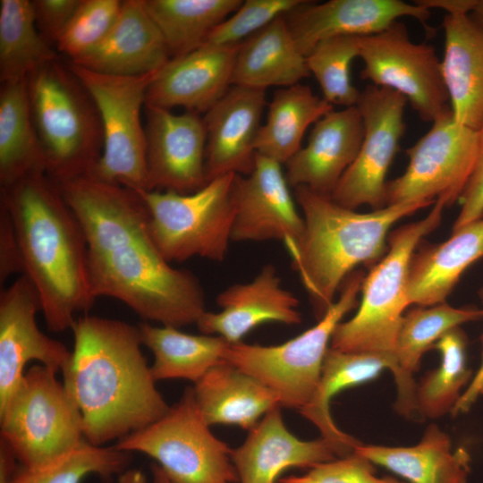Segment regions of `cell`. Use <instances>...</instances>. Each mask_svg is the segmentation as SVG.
Here are the masks:
<instances>
[{"label":"cell","mask_w":483,"mask_h":483,"mask_svg":"<svg viewBox=\"0 0 483 483\" xmlns=\"http://www.w3.org/2000/svg\"><path fill=\"white\" fill-rule=\"evenodd\" d=\"M72 331L63 383L80 411L88 442L102 446L120 440L169 411L141 351L138 326L84 316Z\"/></svg>","instance_id":"6da1fadb"},{"label":"cell","mask_w":483,"mask_h":483,"mask_svg":"<svg viewBox=\"0 0 483 483\" xmlns=\"http://www.w3.org/2000/svg\"><path fill=\"white\" fill-rule=\"evenodd\" d=\"M0 189V204L7 209L19 242L23 275L37 290L48 329H72L75 314L89 310L96 300L88 245L75 215L45 171Z\"/></svg>","instance_id":"7a4b0ae2"},{"label":"cell","mask_w":483,"mask_h":483,"mask_svg":"<svg viewBox=\"0 0 483 483\" xmlns=\"http://www.w3.org/2000/svg\"><path fill=\"white\" fill-rule=\"evenodd\" d=\"M294 198L304 231L290 257L319 319L356 267H373L383 258L390 228L401 218L435 203L419 200L359 213L305 187L295 188Z\"/></svg>","instance_id":"3957f363"},{"label":"cell","mask_w":483,"mask_h":483,"mask_svg":"<svg viewBox=\"0 0 483 483\" xmlns=\"http://www.w3.org/2000/svg\"><path fill=\"white\" fill-rule=\"evenodd\" d=\"M88 258L96 299H117L145 320L177 328L196 324L207 311L199 279L164 258L150 237L148 220L88 249Z\"/></svg>","instance_id":"277c9868"},{"label":"cell","mask_w":483,"mask_h":483,"mask_svg":"<svg viewBox=\"0 0 483 483\" xmlns=\"http://www.w3.org/2000/svg\"><path fill=\"white\" fill-rule=\"evenodd\" d=\"M47 174L61 182L91 172L103 148L97 107L68 62L57 58L27 79Z\"/></svg>","instance_id":"5b68a950"},{"label":"cell","mask_w":483,"mask_h":483,"mask_svg":"<svg viewBox=\"0 0 483 483\" xmlns=\"http://www.w3.org/2000/svg\"><path fill=\"white\" fill-rule=\"evenodd\" d=\"M445 206L436 201L421 220L388 234V250L365 275L361 300L356 314L335 327L330 347L347 352H370L391 360L397 369V397L403 393V380L395 356L398 332L408 302V274L411 257L423 238L442 221Z\"/></svg>","instance_id":"8992f818"},{"label":"cell","mask_w":483,"mask_h":483,"mask_svg":"<svg viewBox=\"0 0 483 483\" xmlns=\"http://www.w3.org/2000/svg\"><path fill=\"white\" fill-rule=\"evenodd\" d=\"M365 275L361 270L352 272L326 314L299 335L276 345L250 344L242 341L229 343L223 360L272 390L281 407L301 411L317 392L334 331L357 306Z\"/></svg>","instance_id":"52a82bcc"},{"label":"cell","mask_w":483,"mask_h":483,"mask_svg":"<svg viewBox=\"0 0 483 483\" xmlns=\"http://www.w3.org/2000/svg\"><path fill=\"white\" fill-rule=\"evenodd\" d=\"M56 373L41 364L30 367L0 407V439L24 467L51 463L85 440L80 411Z\"/></svg>","instance_id":"ba28073f"},{"label":"cell","mask_w":483,"mask_h":483,"mask_svg":"<svg viewBox=\"0 0 483 483\" xmlns=\"http://www.w3.org/2000/svg\"><path fill=\"white\" fill-rule=\"evenodd\" d=\"M235 175L216 177L191 193L140 192L148 213L150 237L165 260L225 258L232 242Z\"/></svg>","instance_id":"9c48e42d"},{"label":"cell","mask_w":483,"mask_h":483,"mask_svg":"<svg viewBox=\"0 0 483 483\" xmlns=\"http://www.w3.org/2000/svg\"><path fill=\"white\" fill-rule=\"evenodd\" d=\"M209 427L188 387L162 418L115 446L151 457L172 483H238L232 449Z\"/></svg>","instance_id":"30bf717a"},{"label":"cell","mask_w":483,"mask_h":483,"mask_svg":"<svg viewBox=\"0 0 483 483\" xmlns=\"http://www.w3.org/2000/svg\"><path fill=\"white\" fill-rule=\"evenodd\" d=\"M68 64L91 95L102 123V153L88 174L138 192L148 191L146 132L140 114L158 71L120 76Z\"/></svg>","instance_id":"8fae6325"},{"label":"cell","mask_w":483,"mask_h":483,"mask_svg":"<svg viewBox=\"0 0 483 483\" xmlns=\"http://www.w3.org/2000/svg\"><path fill=\"white\" fill-rule=\"evenodd\" d=\"M432 123L405 150V172L386 182V206L425 200L445 208L460 199L477 159L478 131L458 123L451 107Z\"/></svg>","instance_id":"7c38bea8"},{"label":"cell","mask_w":483,"mask_h":483,"mask_svg":"<svg viewBox=\"0 0 483 483\" xmlns=\"http://www.w3.org/2000/svg\"><path fill=\"white\" fill-rule=\"evenodd\" d=\"M360 45L361 79L402 95L425 122L435 121L450 107L434 47L412 42L404 23L396 21L377 34L360 37Z\"/></svg>","instance_id":"4fadbf2b"},{"label":"cell","mask_w":483,"mask_h":483,"mask_svg":"<svg viewBox=\"0 0 483 483\" xmlns=\"http://www.w3.org/2000/svg\"><path fill=\"white\" fill-rule=\"evenodd\" d=\"M406 103L400 93L372 84L360 91L356 106L363 121V139L332 193L337 204L350 209L362 205L373 210L386 207V176L405 131Z\"/></svg>","instance_id":"5bb4252c"},{"label":"cell","mask_w":483,"mask_h":483,"mask_svg":"<svg viewBox=\"0 0 483 483\" xmlns=\"http://www.w3.org/2000/svg\"><path fill=\"white\" fill-rule=\"evenodd\" d=\"M290 187L282 165L257 154L253 170L234 178L232 242L275 240L293 251L304 220Z\"/></svg>","instance_id":"9a60e30c"},{"label":"cell","mask_w":483,"mask_h":483,"mask_svg":"<svg viewBox=\"0 0 483 483\" xmlns=\"http://www.w3.org/2000/svg\"><path fill=\"white\" fill-rule=\"evenodd\" d=\"M148 191L191 193L207 183L206 129L196 112L174 114L145 104Z\"/></svg>","instance_id":"2e32d148"},{"label":"cell","mask_w":483,"mask_h":483,"mask_svg":"<svg viewBox=\"0 0 483 483\" xmlns=\"http://www.w3.org/2000/svg\"><path fill=\"white\" fill-rule=\"evenodd\" d=\"M38 310V294L25 275L0 292V407L19 386L28 362L37 360L58 372L71 358L63 343L40 331Z\"/></svg>","instance_id":"e0dca14e"},{"label":"cell","mask_w":483,"mask_h":483,"mask_svg":"<svg viewBox=\"0 0 483 483\" xmlns=\"http://www.w3.org/2000/svg\"><path fill=\"white\" fill-rule=\"evenodd\" d=\"M405 16L418 20L432 33L427 25L429 10L402 0L304 1L285 17L297 47L307 56L324 39L374 35Z\"/></svg>","instance_id":"ac0fdd59"},{"label":"cell","mask_w":483,"mask_h":483,"mask_svg":"<svg viewBox=\"0 0 483 483\" xmlns=\"http://www.w3.org/2000/svg\"><path fill=\"white\" fill-rule=\"evenodd\" d=\"M267 106L266 90L233 85L204 114L207 182L225 174L248 175Z\"/></svg>","instance_id":"d6986e66"},{"label":"cell","mask_w":483,"mask_h":483,"mask_svg":"<svg viewBox=\"0 0 483 483\" xmlns=\"http://www.w3.org/2000/svg\"><path fill=\"white\" fill-rule=\"evenodd\" d=\"M219 311H206L196 325L205 335H218L236 343L261 324L277 322L297 325L301 322L299 300L284 288L276 268L267 264L246 283L235 284L216 297Z\"/></svg>","instance_id":"ffe728a7"},{"label":"cell","mask_w":483,"mask_h":483,"mask_svg":"<svg viewBox=\"0 0 483 483\" xmlns=\"http://www.w3.org/2000/svg\"><path fill=\"white\" fill-rule=\"evenodd\" d=\"M281 408L277 405L268 411L249 430L245 441L232 449L239 483H277L279 475L286 469H311L346 456L322 436L309 441L295 436L285 426Z\"/></svg>","instance_id":"44dd1931"},{"label":"cell","mask_w":483,"mask_h":483,"mask_svg":"<svg viewBox=\"0 0 483 483\" xmlns=\"http://www.w3.org/2000/svg\"><path fill=\"white\" fill-rule=\"evenodd\" d=\"M238 46L205 43L188 54L171 58L150 83L145 104L205 114L233 86Z\"/></svg>","instance_id":"7402d4cb"},{"label":"cell","mask_w":483,"mask_h":483,"mask_svg":"<svg viewBox=\"0 0 483 483\" xmlns=\"http://www.w3.org/2000/svg\"><path fill=\"white\" fill-rule=\"evenodd\" d=\"M363 134V121L357 106L328 112L314 124L306 146L285 164L289 185L331 197L354 161Z\"/></svg>","instance_id":"603a6c76"},{"label":"cell","mask_w":483,"mask_h":483,"mask_svg":"<svg viewBox=\"0 0 483 483\" xmlns=\"http://www.w3.org/2000/svg\"><path fill=\"white\" fill-rule=\"evenodd\" d=\"M170 59L144 0H125L102 42L80 58L68 62L100 73L136 76L157 72Z\"/></svg>","instance_id":"cb8c5ba5"},{"label":"cell","mask_w":483,"mask_h":483,"mask_svg":"<svg viewBox=\"0 0 483 483\" xmlns=\"http://www.w3.org/2000/svg\"><path fill=\"white\" fill-rule=\"evenodd\" d=\"M442 73L455 121L478 131L483 123V28L470 13H446Z\"/></svg>","instance_id":"d4e9b609"},{"label":"cell","mask_w":483,"mask_h":483,"mask_svg":"<svg viewBox=\"0 0 483 483\" xmlns=\"http://www.w3.org/2000/svg\"><path fill=\"white\" fill-rule=\"evenodd\" d=\"M481 258L483 218L453 231L443 242H420L409 267V305L429 307L445 302L463 272Z\"/></svg>","instance_id":"484cf974"},{"label":"cell","mask_w":483,"mask_h":483,"mask_svg":"<svg viewBox=\"0 0 483 483\" xmlns=\"http://www.w3.org/2000/svg\"><path fill=\"white\" fill-rule=\"evenodd\" d=\"M354 453L409 483H467L470 454L453 448L450 436L430 424L420 441L411 446L358 445Z\"/></svg>","instance_id":"4316f807"},{"label":"cell","mask_w":483,"mask_h":483,"mask_svg":"<svg viewBox=\"0 0 483 483\" xmlns=\"http://www.w3.org/2000/svg\"><path fill=\"white\" fill-rule=\"evenodd\" d=\"M198 408L209 425H235L250 430L272 408L276 394L252 376L222 360L194 384Z\"/></svg>","instance_id":"83f0119b"},{"label":"cell","mask_w":483,"mask_h":483,"mask_svg":"<svg viewBox=\"0 0 483 483\" xmlns=\"http://www.w3.org/2000/svg\"><path fill=\"white\" fill-rule=\"evenodd\" d=\"M286 15L239 44L233 64L232 84L266 90L300 83L310 75L306 56L297 47Z\"/></svg>","instance_id":"f1b7e54d"},{"label":"cell","mask_w":483,"mask_h":483,"mask_svg":"<svg viewBox=\"0 0 483 483\" xmlns=\"http://www.w3.org/2000/svg\"><path fill=\"white\" fill-rule=\"evenodd\" d=\"M384 369L397 376V369L388 358L370 352H347L329 347L324 359L321 377L311 402L300 413L312 422L321 436L337 445L345 455L360 444L342 431L330 412V401L339 392L377 377Z\"/></svg>","instance_id":"f546056e"},{"label":"cell","mask_w":483,"mask_h":483,"mask_svg":"<svg viewBox=\"0 0 483 483\" xmlns=\"http://www.w3.org/2000/svg\"><path fill=\"white\" fill-rule=\"evenodd\" d=\"M480 309L455 308L446 302L429 307L417 306L402 317L398 332L395 356L403 380V394L396 400L394 409L410 417L416 407V386L413 373L419 368L424 353L448 331L461 325L481 319Z\"/></svg>","instance_id":"4dcf8cb0"},{"label":"cell","mask_w":483,"mask_h":483,"mask_svg":"<svg viewBox=\"0 0 483 483\" xmlns=\"http://www.w3.org/2000/svg\"><path fill=\"white\" fill-rule=\"evenodd\" d=\"M333 109L307 85L278 89L257 136V154L285 165L301 149L307 129Z\"/></svg>","instance_id":"1f68e13d"},{"label":"cell","mask_w":483,"mask_h":483,"mask_svg":"<svg viewBox=\"0 0 483 483\" xmlns=\"http://www.w3.org/2000/svg\"><path fill=\"white\" fill-rule=\"evenodd\" d=\"M142 345L154 356V380L187 379L194 384L223 360L229 343L221 336L191 335L170 326L140 324Z\"/></svg>","instance_id":"d6a6232c"},{"label":"cell","mask_w":483,"mask_h":483,"mask_svg":"<svg viewBox=\"0 0 483 483\" xmlns=\"http://www.w3.org/2000/svg\"><path fill=\"white\" fill-rule=\"evenodd\" d=\"M38 171L46 172V166L31 114L27 80L1 83L0 188Z\"/></svg>","instance_id":"836d02e7"},{"label":"cell","mask_w":483,"mask_h":483,"mask_svg":"<svg viewBox=\"0 0 483 483\" xmlns=\"http://www.w3.org/2000/svg\"><path fill=\"white\" fill-rule=\"evenodd\" d=\"M242 4V0H144L171 58L204 45L213 30Z\"/></svg>","instance_id":"e575fe53"},{"label":"cell","mask_w":483,"mask_h":483,"mask_svg":"<svg viewBox=\"0 0 483 483\" xmlns=\"http://www.w3.org/2000/svg\"><path fill=\"white\" fill-rule=\"evenodd\" d=\"M59 58L39 33L32 1H0V80H25L34 72Z\"/></svg>","instance_id":"d590c367"},{"label":"cell","mask_w":483,"mask_h":483,"mask_svg":"<svg viewBox=\"0 0 483 483\" xmlns=\"http://www.w3.org/2000/svg\"><path fill=\"white\" fill-rule=\"evenodd\" d=\"M432 349L439 352L440 364L417 383L416 407L422 417L433 419L452 413L473 373L467 364V338L460 326L445 333Z\"/></svg>","instance_id":"8d00e7d4"},{"label":"cell","mask_w":483,"mask_h":483,"mask_svg":"<svg viewBox=\"0 0 483 483\" xmlns=\"http://www.w3.org/2000/svg\"><path fill=\"white\" fill-rule=\"evenodd\" d=\"M131 462V453L113 446H99L86 439L60 459L38 468L18 464L10 483H81L88 475L104 481L120 476Z\"/></svg>","instance_id":"74e56055"},{"label":"cell","mask_w":483,"mask_h":483,"mask_svg":"<svg viewBox=\"0 0 483 483\" xmlns=\"http://www.w3.org/2000/svg\"><path fill=\"white\" fill-rule=\"evenodd\" d=\"M360 48V37H335L318 43L306 56L309 73L320 86L323 98L333 106H356L359 102L360 91L352 84L351 65Z\"/></svg>","instance_id":"f35d334b"},{"label":"cell","mask_w":483,"mask_h":483,"mask_svg":"<svg viewBox=\"0 0 483 483\" xmlns=\"http://www.w3.org/2000/svg\"><path fill=\"white\" fill-rule=\"evenodd\" d=\"M120 0H81L58 40L56 51L74 61L89 53L106 37L122 8Z\"/></svg>","instance_id":"ab89813d"},{"label":"cell","mask_w":483,"mask_h":483,"mask_svg":"<svg viewBox=\"0 0 483 483\" xmlns=\"http://www.w3.org/2000/svg\"><path fill=\"white\" fill-rule=\"evenodd\" d=\"M304 0H245L208 37L206 43L219 47L241 44L274 20L287 15Z\"/></svg>","instance_id":"60d3db41"},{"label":"cell","mask_w":483,"mask_h":483,"mask_svg":"<svg viewBox=\"0 0 483 483\" xmlns=\"http://www.w3.org/2000/svg\"><path fill=\"white\" fill-rule=\"evenodd\" d=\"M277 483H406L392 477H377L375 464L352 453L318 464L300 476H289Z\"/></svg>","instance_id":"b9f144b4"},{"label":"cell","mask_w":483,"mask_h":483,"mask_svg":"<svg viewBox=\"0 0 483 483\" xmlns=\"http://www.w3.org/2000/svg\"><path fill=\"white\" fill-rule=\"evenodd\" d=\"M81 0L32 1L37 28L49 45L57 44Z\"/></svg>","instance_id":"7bdbcfd3"},{"label":"cell","mask_w":483,"mask_h":483,"mask_svg":"<svg viewBox=\"0 0 483 483\" xmlns=\"http://www.w3.org/2000/svg\"><path fill=\"white\" fill-rule=\"evenodd\" d=\"M479 148L475 165L459 199L460 213L453 231L483 218V123L478 130Z\"/></svg>","instance_id":"ee69618b"},{"label":"cell","mask_w":483,"mask_h":483,"mask_svg":"<svg viewBox=\"0 0 483 483\" xmlns=\"http://www.w3.org/2000/svg\"><path fill=\"white\" fill-rule=\"evenodd\" d=\"M24 267L15 229L7 209L0 204V283L14 274L23 275Z\"/></svg>","instance_id":"f6af8a7d"},{"label":"cell","mask_w":483,"mask_h":483,"mask_svg":"<svg viewBox=\"0 0 483 483\" xmlns=\"http://www.w3.org/2000/svg\"><path fill=\"white\" fill-rule=\"evenodd\" d=\"M479 296L482 304V308L480 309L482 313L481 319H483V287L479 290ZM480 340L482 345L480 366L473 375L470 383L463 391L461 398L454 406L451 413L453 416L468 412L478 399L483 396V331Z\"/></svg>","instance_id":"bcb514c9"},{"label":"cell","mask_w":483,"mask_h":483,"mask_svg":"<svg viewBox=\"0 0 483 483\" xmlns=\"http://www.w3.org/2000/svg\"><path fill=\"white\" fill-rule=\"evenodd\" d=\"M415 2L428 10L438 8L446 11L447 13H470L476 4V0H419Z\"/></svg>","instance_id":"7dc6e473"},{"label":"cell","mask_w":483,"mask_h":483,"mask_svg":"<svg viewBox=\"0 0 483 483\" xmlns=\"http://www.w3.org/2000/svg\"><path fill=\"white\" fill-rule=\"evenodd\" d=\"M18 464L12 449L0 439V483H10Z\"/></svg>","instance_id":"c3c4849f"},{"label":"cell","mask_w":483,"mask_h":483,"mask_svg":"<svg viewBox=\"0 0 483 483\" xmlns=\"http://www.w3.org/2000/svg\"><path fill=\"white\" fill-rule=\"evenodd\" d=\"M117 483H147V479L141 470L128 469L118 476Z\"/></svg>","instance_id":"681fc988"},{"label":"cell","mask_w":483,"mask_h":483,"mask_svg":"<svg viewBox=\"0 0 483 483\" xmlns=\"http://www.w3.org/2000/svg\"><path fill=\"white\" fill-rule=\"evenodd\" d=\"M150 471L152 476L151 483H172L161 467L156 462L151 463Z\"/></svg>","instance_id":"f907efd6"},{"label":"cell","mask_w":483,"mask_h":483,"mask_svg":"<svg viewBox=\"0 0 483 483\" xmlns=\"http://www.w3.org/2000/svg\"><path fill=\"white\" fill-rule=\"evenodd\" d=\"M470 15L483 28V0H476V4Z\"/></svg>","instance_id":"816d5d0a"}]
</instances>
